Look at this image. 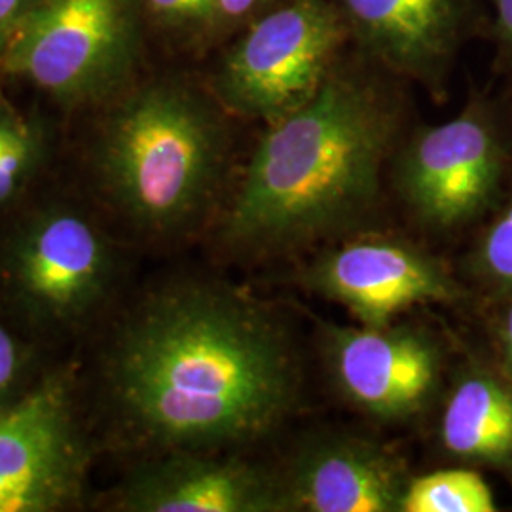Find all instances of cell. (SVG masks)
Masks as SVG:
<instances>
[{
  "instance_id": "cell-22",
  "label": "cell",
  "mask_w": 512,
  "mask_h": 512,
  "mask_svg": "<svg viewBox=\"0 0 512 512\" xmlns=\"http://www.w3.org/2000/svg\"><path fill=\"white\" fill-rule=\"evenodd\" d=\"M495 23L503 44L512 52V0H495Z\"/></svg>"
},
{
  "instance_id": "cell-12",
  "label": "cell",
  "mask_w": 512,
  "mask_h": 512,
  "mask_svg": "<svg viewBox=\"0 0 512 512\" xmlns=\"http://www.w3.org/2000/svg\"><path fill=\"white\" fill-rule=\"evenodd\" d=\"M122 505L135 512L291 511L281 473L200 450H183L141 471Z\"/></svg>"
},
{
  "instance_id": "cell-14",
  "label": "cell",
  "mask_w": 512,
  "mask_h": 512,
  "mask_svg": "<svg viewBox=\"0 0 512 512\" xmlns=\"http://www.w3.org/2000/svg\"><path fill=\"white\" fill-rule=\"evenodd\" d=\"M440 442L456 458L512 463V389L492 374L469 372L452 387L440 418Z\"/></svg>"
},
{
  "instance_id": "cell-6",
  "label": "cell",
  "mask_w": 512,
  "mask_h": 512,
  "mask_svg": "<svg viewBox=\"0 0 512 512\" xmlns=\"http://www.w3.org/2000/svg\"><path fill=\"white\" fill-rule=\"evenodd\" d=\"M503 147L492 120L467 109L404 145L395 165V188L423 226L452 230L475 220L497 194Z\"/></svg>"
},
{
  "instance_id": "cell-17",
  "label": "cell",
  "mask_w": 512,
  "mask_h": 512,
  "mask_svg": "<svg viewBox=\"0 0 512 512\" xmlns=\"http://www.w3.org/2000/svg\"><path fill=\"white\" fill-rule=\"evenodd\" d=\"M38 137L31 128L25 129L18 139L0 148V205L8 202L37 164Z\"/></svg>"
},
{
  "instance_id": "cell-15",
  "label": "cell",
  "mask_w": 512,
  "mask_h": 512,
  "mask_svg": "<svg viewBox=\"0 0 512 512\" xmlns=\"http://www.w3.org/2000/svg\"><path fill=\"white\" fill-rule=\"evenodd\" d=\"M494 492L471 469H440L410 478L401 512H494Z\"/></svg>"
},
{
  "instance_id": "cell-20",
  "label": "cell",
  "mask_w": 512,
  "mask_h": 512,
  "mask_svg": "<svg viewBox=\"0 0 512 512\" xmlns=\"http://www.w3.org/2000/svg\"><path fill=\"white\" fill-rule=\"evenodd\" d=\"M21 370V349L18 340L0 325V408Z\"/></svg>"
},
{
  "instance_id": "cell-25",
  "label": "cell",
  "mask_w": 512,
  "mask_h": 512,
  "mask_svg": "<svg viewBox=\"0 0 512 512\" xmlns=\"http://www.w3.org/2000/svg\"><path fill=\"white\" fill-rule=\"evenodd\" d=\"M4 40H6V35L0 31V55L4 52Z\"/></svg>"
},
{
  "instance_id": "cell-21",
  "label": "cell",
  "mask_w": 512,
  "mask_h": 512,
  "mask_svg": "<svg viewBox=\"0 0 512 512\" xmlns=\"http://www.w3.org/2000/svg\"><path fill=\"white\" fill-rule=\"evenodd\" d=\"M37 0H0V31H6L18 21Z\"/></svg>"
},
{
  "instance_id": "cell-23",
  "label": "cell",
  "mask_w": 512,
  "mask_h": 512,
  "mask_svg": "<svg viewBox=\"0 0 512 512\" xmlns=\"http://www.w3.org/2000/svg\"><path fill=\"white\" fill-rule=\"evenodd\" d=\"M27 128H29V126L23 124L16 116L0 112V148L10 145V143H12L14 139H18L19 135Z\"/></svg>"
},
{
  "instance_id": "cell-2",
  "label": "cell",
  "mask_w": 512,
  "mask_h": 512,
  "mask_svg": "<svg viewBox=\"0 0 512 512\" xmlns=\"http://www.w3.org/2000/svg\"><path fill=\"white\" fill-rule=\"evenodd\" d=\"M397 128L389 95L336 67L302 107L268 124L224 236L275 253L351 228L376 205Z\"/></svg>"
},
{
  "instance_id": "cell-5",
  "label": "cell",
  "mask_w": 512,
  "mask_h": 512,
  "mask_svg": "<svg viewBox=\"0 0 512 512\" xmlns=\"http://www.w3.org/2000/svg\"><path fill=\"white\" fill-rule=\"evenodd\" d=\"M348 38L332 0L272 6L224 57L217 76L220 99L241 116L274 124L323 86Z\"/></svg>"
},
{
  "instance_id": "cell-9",
  "label": "cell",
  "mask_w": 512,
  "mask_h": 512,
  "mask_svg": "<svg viewBox=\"0 0 512 512\" xmlns=\"http://www.w3.org/2000/svg\"><path fill=\"white\" fill-rule=\"evenodd\" d=\"M327 361L344 399L382 421L418 416L440 382L439 344L416 327L330 329Z\"/></svg>"
},
{
  "instance_id": "cell-3",
  "label": "cell",
  "mask_w": 512,
  "mask_h": 512,
  "mask_svg": "<svg viewBox=\"0 0 512 512\" xmlns=\"http://www.w3.org/2000/svg\"><path fill=\"white\" fill-rule=\"evenodd\" d=\"M224 158L219 118L198 95L156 84L110 118L101 167L110 192L139 224L173 230L213 194Z\"/></svg>"
},
{
  "instance_id": "cell-18",
  "label": "cell",
  "mask_w": 512,
  "mask_h": 512,
  "mask_svg": "<svg viewBox=\"0 0 512 512\" xmlns=\"http://www.w3.org/2000/svg\"><path fill=\"white\" fill-rule=\"evenodd\" d=\"M152 16L173 29H203L215 25V0H145Z\"/></svg>"
},
{
  "instance_id": "cell-13",
  "label": "cell",
  "mask_w": 512,
  "mask_h": 512,
  "mask_svg": "<svg viewBox=\"0 0 512 512\" xmlns=\"http://www.w3.org/2000/svg\"><path fill=\"white\" fill-rule=\"evenodd\" d=\"M368 57L391 73L437 82L454 54L461 0H332Z\"/></svg>"
},
{
  "instance_id": "cell-16",
  "label": "cell",
  "mask_w": 512,
  "mask_h": 512,
  "mask_svg": "<svg viewBox=\"0 0 512 512\" xmlns=\"http://www.w3.org/2000/svg\"><path fill=\"white\" fill-rule=\"evenodd\" d=\"M475 270L492 291L512 298V192L478 243Z\"/></svg>"
},
{
  "instance_id": "cell-10",
  "label": "cell",
  "mask_w": 512,
  "mask_h": 512,
  "mask_svg": "<svg viewBox=\"0 0 512 512\" xmlns=\"http://www.w3.org/2000/svg\"><path fill=\"white\" fill-rule=\"evenodd\" d=\"M291 511L401 512L408 476L384 446L353 435L306 440L281 473Z\"/></svg>"
},
{
  "instance_id": "cell-19",
  "label": "cell",
  "mask_w": 512,
  "mask_h": 512,
  "mask_svg": "<svg viewBox=\"0 0 512 512\" xmlns=\"http://www.w3.org/2000/svg\"><path fill=\"white\" fill-rule=\"evenodd\" d=\"M215 25H241L262 16L274 0H215Z\"/></svg>"
},
{
  "instance_id": "cell-8",
  "label": "cell",
  "mask_w": 512,
  "mask_h": 512,
  "mask_svg": "<svg viewBox=\"0 0 512 512\" xmlns=\"http://www.w3.org/2000/svg\"><path fill=\"white\" fill-rule=\"evenodd\" d=\"M84 454L61 382L0 408V512L55 511L80 490Z\"/></svg>"
},
{
  "instance_id": "cell-4",
  "label": "cell",
  "mask_w": 512,
  "mask_h": 512,
  "mask_svg": "<svg viewBox=\"0 0 512 512\" xmlns=\"http://www.w3.org/2000/svg\"><path fill=\"white\" fill-rule=\"evenodd\" d=\"M135 0H37L6 31L2 61L59 101L120 86L137 54Z\"/></svg>"
},
{
  "instance_id": "cell-11",
  "label": "cell",
  "mask_w": 512,
  "mask_h": 512,
  "mask_svg": "<svg viewBox=\"0 0 512 512\" xmlns=\"http://www.w3.org/2000/svg\"><path fill=\"white\" fill-rule=\"evenodd\" d=\"M109 268L99 232L69 211L31 222L12 255V277L21 298L52 319H71L88 310L105 287Z\"/></svg>"
},
{
  "instance_id": "cell-24",
  "label": "cell",
  "mask_w": 512,
  "mask_h": 512,
  "mask_svg": "<svg viewBox=\"0 0 512 512\" xmlns=\"http://www.w3.org/2000/svg\"><path fill=\"white\" fill-rule=\"evenodd\" d=\"M501 344H503V355H505V361H507L512 376V304L503 319V325H501Z\"/></svg>"
},
{
  "instance_id": "cell-7",
  "label": "cell",
  "mask_w": 512,
  "mask_h": 512,
  "mask_svg": "<svg viewBox=\"0 0 512 512\" xmlns=\"http://www.w3.org/2000/svg\"><path fill=\"white\" fill-rule=\"evenodd\" d=\"M313 293L344 306L365 327L391 325L401 313L459 296L435 256L399 239L349 241L319 256L304 274Z\"/></svg>"
},
{
  "instance_id": "cell-1",
  "label": "cell",
  "mask_w": 512,
  "mask_h": 512,
  "mask_svg": "<svg viewBox=\"0 0 512 512\" xmlns=\"http://www.w3.org/2000/svg\"><path fill=\"white\" fill-rule=\"evenodd\" d=\"M112 384L145 439L202 452L274 431L300 382L291 342L268 311L224 287L184 285L129 323Z\"/></svg>"
}]
</instances>
